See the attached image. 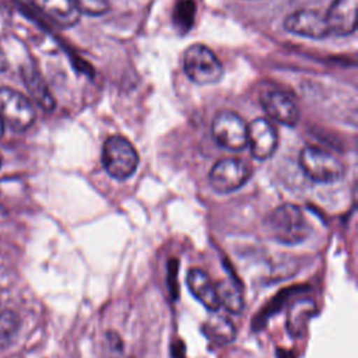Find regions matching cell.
I'll return each mask as SVG.
<instances>
[{"mask_svg": "<svg viewBox=\"0 0 358 358\" xmlns=\"http://www.w3.org/2000/svg\"><path fill=\"white\" fill-rule=\"evenodd\" d=\"M29 3L52 24L63 29L74 27L81 17L71 0H29Z\"/></svg>", "mask_w": 358, "mask_h": 358, "instance_id": "13", "label": "cell"}, {"mask_svg": "<svg viewBox=\"0 0 358 358\" xmlns=\"http://www.w3.org/2000/svg\"><path fill=\"white\" fill-rule=\"evenodd\" d=\"M250 165L235 157L218 159L208 172V183L215 193L228 194L241 189L250 178Z\"/></svg>", "mask_w": 358, "mask_h": 358, "instance_id": "6", "label": "cell"}, {"mask_svg": "<svg viewBox=\"0 0 358 358\" xmlns=\"http://www.w3.org/2000/svg\"><path fill=\"white\" fill-rule=\"evenodd\" d=\"M214 141L228 151H242L248 145V123L232 110H220L211 122Z\"/></svg>", "mask_w": 358, "mask_h": 358, "instance_id": "7", "label": "cell"}, {"mask_svg": "<svg viewBox=\"0 0 358 358\" xmlns=\"http://www.w3.org/2000/svg\"><path fill=\"white\" fill-rule=\"evenodd\" d=\"M203 333L214 343L228 344L235 337V327L227 316L215 313L203 324Z\"/></svg>", "mask_w": 358, "mask_h": 358, "instance_id": "15", "label": "cell"}, {"mask_svg": "<svg viewBox=\"0 0 358 358\" xmlns=\"http://www.w3.org/2000/svg\"><path fill=\"white\" fill-rule=\"evenodd\" d=\"M80 14L99 17L108 13L109 1L108 0H71Z\"/></svg>", "mask_w": 358, "mask_h": 358, "instance_id": "19", "label": "cell"}, {"mask_svg": "<svg viewBox=\"0 0 358 358\" xmlns=\"http://www.w3.org/2000/svg\"><path fill=\"white\" fill-rule=\"evenodd\" d=\"M20 326V319L13 310L0 312V345H4L13 340Z\"/></svg>", "mask_w": 358, "mask_h": 358, "instance_id": "18", "label": "cell"}, {"mask_svg": "<svg viewBox=\"0 0 358 358\" xmlns=\"http://www.w3.org/2000/svg\"><path fill=\"white\" fill-rule=\"evenodd\" d=\"M262 106L266 115L287 127L298 124L301 112L296 102L287 92L278 90H270L262 95Z\"/></svg>", "mask_w": 358, "mask_h": 358, "instance_id": "10", "label": "cell"}, {"mask_svg": "<svg viewBox=\"0 0 358 358\" xmlns=\"http://www.w3.org/2000/svg\"><path fill=\"white\" fill-rule=\"evenodd\" d=\"M4 122H3V119H1V115H0V138L3 137V134H4Z\"/></svg>", "mask_w": 358, "mask_h": 358, "instance_id": "21", "label": "cell"}, {"mask_svg": "<svg viewBox=\"0 0 358 358\" xmlns=\"http://www.w3.org/2000/svg\"><path fill=\"white\" fill-rule=\"evenodd\" d=\"M21 77L32 103L48 113L53 112L56 101L39 70L31 63H24L21 66Z\"/></svg>", "mask_w": 358, "mask_h": 358, "instance_id": "12", "label": "cell"}, {"mask_svg": "<svg viewBox=\"0 0 358 358\" xmlns=\"http://www.w3.org/2000/svg\"><path fill=\"white\" fill-rule=\"evenodd\" d=\"M106 173L116 180H126L138 168V152L134 145L123 136H110L105 140L101 154Z\"/></svg>", "mask_w": 358, "mask_h": 358, "instance_id": "2", "label": "cell"}, {"mask_svg": "<svg viewBox=\"0 0 358 358\" xmlns=\"http://www.w3.org/2000/svg\"><path fill=\"white\" fill-rule=\"evenodd\" d=\"M1 164H3V157H1V154H0V166H1Z\"/></svg>", "mask_w": 358, "mask_h": 358, "instance_id": "22", "label": "cell"}, {"mask_svg": "<svg viewBox=\"0 0 358 358\" xmlns=\"http://www.w3.org/2000/svg\"><path fill=\"white\" fill-rule=\"evenodd\" d=\"M357 4L358 0H333L324 13L330 34L347 36L357 29Z\"/></svg>", "mask_w": 358, "mask_h": 358, "instance_id": "11", "label": "cell"}, {"mask_svg": "<svg viewBox=\"0 0 358 358\" xmlns=\"http://www.w3.org/2000/svg\"><path fill=\"white\" fill-rule=\"evenodd\" d=\"M302 172L316 183L333 185L344 178V165L333 154L313 145L301 150L298 158Z\"/></svg>", "mask_w": 358, "mask_h": 358, "instance_id": "4", "label": "cell"}, {"mask_svg": "<svg viewBox=\"0 0 358 358\" xmlns=\"http://www.w3.org/2000/svg\"><path fill=\"white\" fill-rule=\"evenodd\" d=\"M0 115L13 131H25L36 117L32 101L11 87H0Z\"/></svg>", "mask_w": 358, "mask_h": 358, "instance_id": "5", "label": "cell"}, {"mask_svg": "<svg viewBox=\"0 0 358 358\" xmlns=\"http://www.w3.org/2000/svg\"><path fill=\"white\" fill-rule=\"evenodd\" d=\"M186 284L190 294L207 309L211 312H217L220 309V301L217 295V288L210 275L199 268L193 267L187 271Z\"/></svg>", "mask_w": 358, "mask_h": 358, "instance_id": "14", "label": "cell"}, {"mask_svg": "<svg viewBox=\"0 0 358 358\" xmlns=\"http://www.w3.org/2000/svg\"><path fill=\"white\" fill-rule=\"evenodd\" d=\"M7 66H8V62H7V57H6V53L0 45V73L7 70Z\"/></svg>", "mask_w": 358, "mask_h": 358, "instance_id": "20", "label": "cell"}, {"mask_svg": "<svg viewBox=\"0 0 358 358\" xmlns=\"http://www.w3.org/2000/svg\"><path fill=\"white\" fill-rule=\"evenodd\" d=\"M284 28L289 34L309 39H324L331 35L324 14L310 8L296 10L288 14L284 20Z\"/></svg>", "mask_w": 358, "mask_h": 358, "instance_id": "8", "label": "cell"}, {"mask_svg": "<svg viewBox=\"0 0 358 358\" xmlns=\"http://www.w3.org/2000/svg\"><path fill=\"white\" fill-rule=\"evenodd\" d=\"M278 145V133L266 117H256L248 124V145L252 157L266 161L273 157Z\"/></svg>", "mask_w": 358, "mask_h": 358, "instance_id": "9", "label": "cell"}, {"mask_svg": "<svg viewBox=\"0 0 358 358\" xmlns=\"http://www.w3.org/2000/svg\"><path fill=\"white\" fill-rule=\"evenodd\" d=\"M183 70L187 78L197 85L217 84L224 76V66L220 59L201 43H194L185 50Z\"/></svg>", "mask_w": 358, "mask_h": 358, "instance_id": "3", "label": "cell"}, {"mask_svg": "<svg viewBox=\"0 0 358 358\" xmlns=\"http://www.w3.org/2000/svg\"><path fill=\"white\" fill-rule=\"evenodd\" d=\"M264 225L270 238L288 246L302 243L312 232L302 208L292 203L281 204L270 211Z\"/></svg>", "mask_w": 358, "mask_h": 358, "instance_id": "1", "label": "cell"}, {"mask_svg": "<svg viewBox=\"0 0 358 358\" xmlns=\"http://www.w3.org/2000/svg\"><path fill=\"white\" fill-rule=\"evenodd\" d=\"M313 309H315V305L309 299L298 301L289 308L288 316H287V329L289 334L292 336L301 334L302 329L305 327L309 317L312 316Z\"/></svg>", "mask_w": 358, "mask_h": 358, "instance_id": "17", "label": "cell"}, {"mask_svg": "<svg viewBox=\"0 0 358 358\" xmlns=\"http://www.w3.org/2000/svg\"><path fill=\"white\" fill-rule=\"evenodd\" d=\"M217 295L220 301V306L222 305L231 313H241L245 306L242 289L235 280L228 278L215 285Z\"/></svg>", "mask_w": 358, "mask_h": 358, "instance_id": "16", "label": "cell"}]
</instances>
